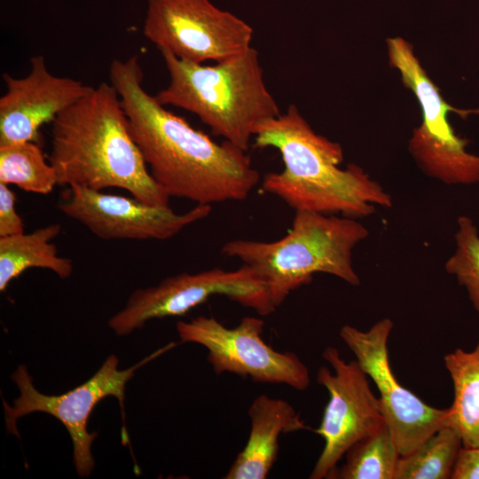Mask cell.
Returning <instances> with one entry per match:
<instances>
[{
    "instance_id": "6da1fadb",
    "label": "cell",
    "mask_w": 479,
    "mask_h": 479,
    "mask_svg": "<svg viewBox=\"0 0 479 479\" xmlns=\"http://www.w3.org/2000/svg\"><path fill=\"white\" fill-rule=\"evenodd\" d=\"M109 80L152 177L169 197L210 206L248 197L260 174L247 152L226 140L213 141L168 111L144 89L137 55L114 59Z\"/></svg>"
},
{
    "instance_id": "7a4b0ae2",
    "label": "cell",
    "mask_w": 479,
    "mask_h": 479,
    "mask_svg": "<svg viewBox=\"0 0 479 479\" xmlns=\"http://www.w3.org/2000/svg\"><path fill=\"white\" fill-rule=\"evenodd\" d=\"M51 125L49 161L58 185L121 188L143 202L169 206L170 197L152 177L111 83L93 87Z\"/></svg>"
},
{
    "instance_id": "3957f363",
    "label": "cell",
    "mask_w": 479,
    "mask_h": 479,
    "mask_svg": "<svg viewBox=\"0 0 479 479\" xmlns=\"http://www.w3.org/2000/svg\"><path fill=\"white\" fill-rule=\"evenodd\" d=\"M254 137L255 147L276 148L284 162L281 172L264 176L263 191L295 211L358 218L374 213L375 205L392 206L391 196L362 168L339 167L342 146L316 133L295 105L260 123Z\"/></svg>"
},
{
    "instance_id": "277c9868",
    "label": "cell",
    "mask_w": 479,
    "mask_h": 479,
    "mask_svg": "<svg viewBox=\"0 0 479 479\" xmlns=\"http://www.w3.org/2000/svg\"><path fill=\"white\" fill-rule=\"evenodd\" d=\"M160 52L169 83L156 99L196 114L214 135L239 148L247 152L255 128L281 114L253 47L215 65L185 61L165 50Z\"/></svg>"
},
{
    "instance_id": "5b68a950",
    "label": "cell",
    "mask_w": 479,
    "mask_h": 479,
    "mask_svg": "<svg viewBox=\"0 0 479 479\" xmlns=\"http://www.w3.org/2000/svg\"><path fill=\"white\" fill-rule=\"evenodd\" d=\"M368 234L356 218L297 210L292 227L281 239L271 242L232 240L221 252L257 273L277 309L291 292L310 283L317 272L358 286L352 251Z\"/></svg>"
},
{
    "instance_id": "8992f818",
    "label": "cell",
    "mask_w": 479,
    "mask_h": 479,
    "mask_svg": "<svg viewBox=\"0 0 479 479\" xmlns=\"http://www.w3.org/2000/svg\"><path fill=\"white\" fill-rule=\"evenodd\" d=\"M389 62L401 74L404 85L412 90L422 110V122L414 129L409 150L420 168L428 177L447 185H471L479 182V156L466 151L468 140L458 137L447 114L455 112L463 118L477 110L451 106L428 76L412 45L400 37L388 40Z\"/></svg>"
},
{
    "instance_id": "52a82bcc",
    "label": "cell",
    "mask_w": 479,
    "mask_h": 479,
    "mask_svg": "<svg viewBox=\"0 0 479 479\" xmlns=\"http://www.w3.org/2000/svg\"><path fill=\"white\" fill-rule=\"evenodd\" d=\"M214 295L226 296L260 316L276 310L266 284L251 267L242 264L233 271L214 268L180 273L157 286L137 289L109 319V326L116 334L126 335L150 319L185 315Z\"/></svg>"
},
{
    "instance_id": "ba28073f",
    "label": "cell",
    "mask_w": 479,
    "mask_h": 479,
    "mask_svg": "<svg viewBox=\"0 0 479 479\" xmlns=\"http://www.w3.org/2000/svg\"><path fill=\"white\" fill-rule=\"evenodd\" d=\"M162 348L133 366L119 370V360L109 356L98 372L87 381L64 394L48 396L39 392L33 385L26 366L19 365L12 379L20 389V396L10 406L4 402L6 428L9 433L18 435L16 422L28 413L41 412L58 419L69 433L74 448V463L78 475L89 476L94 467L91 444L97 434L90 433L87 423L96 404L103 398L113 396L124 408L125 387L135 372L147 362L168 349Z\"/></svg>"
},
{
    "instance_id": "9c48e42d",
    "label": "cell",
    "mask_w": 479,
    "mask_h": 479,
    "mask_svg": "<svg viewBox=\"0 0 479 479\" xmlns=\"http://www.w3.org/2000/svg\"><path fill=\"white\" fill-rule=\"evenodd\" d=\"M143 34L159 51L203 64L244 52L252 47L254 31L209 0H147Z\"/></svg>"
},
{
    "instance_id": "30bf717a",
    "label": "cell",
    "mask_w": 479,
    "mask_h": 479,
    "mask_svg": "<svg viewBox=\"0 0 479 479\" xmlns=\"http://www.w3.org/2000/svg\"><path fill=\"white\" fill-rule=\"evenodd\" d=\"M263 326V320L255 317H245L229 328L213 317L199 316L178 321L177 331L182 342L207 349L216 374L232 373L255 382L305 390L310 383L308 367L296 354L269 346L262 337Z\"/></svg>"
},
{
    "instance_id": "8fae6325",
    "label": "cell",
    "mask_w": 479,
    "mask_h": 479,
    "mask_svg": "<svg viewBox=\"0 0 479 479\" xmlns=\"http://www.w3.org/2000/svg\"><path fill=\"white\" fill-rule=\"evenodd\" d=\"M322 357L333 372L321 366L317 373V381L326 389L329 400L314 430L325 444L310 479L331 478L352 445L387 425L380 399L357 361L346 362L335 347H326Z\"/></svg>"
},
{
    "instance_id": "7c38bea8",
    "label": "cell",
    "mask_w": 479,
    "mask_h": 479,
    "mask_svg": "<svg viewBox=\"0 0 479 479\" xmlns=\"http://www.w3.org/2000/svg\"><path fill=\"white\" fill-rule=\"evenodd\" d=\"M382 318L367 331L345 325L340 337L375 383L386 424L401 456L416 449L441 427L448 424V408L433 407L402 386L390 367L388 341L393 329Z\"/></svg>"
},
{
    "instance_id": "4fadbf2b",
    "label": "cell",
    "mask_w": 479,
    "mask_h": 479,
    "mask_svg": "<svg viewBox=\"0 0 479 479\" xmlns=\"http://www.w3.org/2000/svg\"><path fill=\"white\" fill-rule=\"evenodd\" d=\"M58 208L106 240H169L211 212L210 205L197 204L178 214L169 206L152 205L135 197L105 193L77 185L68 186Z\"/></svg>"
},
{
    "instance_id": "5bb4252c",
    "label": "cell",
    "mask_w": 479,
    "mask_h": 479,
    "mask_svg": "<svg viewBox=\"0 0 479 479\" xmlns=\"http://www.w3.org/2000/svg\"><path fill=\"white\" fill-rule=\"evenodd\" d=\"M3 79L6 92L0 98V146L37 143L43 124L52 122L93 89L81 81L52 75L41 55L30 59L25 77L4 73Z\"/></svg>"
},
{
    "instance_id": "9a60e30c",
    "label": "cell",
    "mask_w": 479,
    "mask_h": 479,
    "mask_svg": "<svg viewBox=\"0 0 479 479\" xmlns=\"http://www.w3.org/2000/svg\"><path fill=\"white\" fill-rule=\"evenodd\" d=\"M247 442L224 476L225 479H264L278 457L281 434L310 429L286 400L259 395L248 409Z\"/></svg>"
},
{
    "instance_id": "2e32d148",
    "label": "cell",
    "mask_w": 479,
    "mask_h": 479,
    "mask_svg": "<svg viewBox=\"0 0 479 479\" xmlns=\"http://www.w3.org/2000/svg\"><path fill=\"white\" fill-rule=\"evenodd\" d=\"M60 232L59 224H51L29 233L0 237V291L31 268L48 269L61 279L68 278L74 270L73 262L59 256L51 243Z\"/></svg>"
},
{
    "instance_id": "e0dca14e",
    "label": "cell",
    "mask_w": 479,
    "mask_h": 479,
    "mask_svg": "<svg viewBox=\"0 0 479 479\" xmlns=\"http://www.w3.org/2000/svg\"><path fill=\"white\" fill-rule=\"evenodd\" d=\"M453 385L448 424L459 433L462 446H479V342L466 351L456 349L444 357Z\"/></svg>"
},
{
    "instance_id": "ac0fdd59",
    "label": "cell",
    "mask_w": 479,
    "mask_h": 479,
    "mask_svg": "<svg viewBox=\"0 0 479 479\" xmlns=\"http://www.w3.org/2000/svg\"><path fill=\"white\" fill-rule=\"evenodd\" d=\"M461 446L459 431L446 424L412 452L400 456L394 479H449Z\"/></svg>"
},
{
    "instance_id": "d6986e66",
    "label": "cell",
    "mask_w": 479,
    "mask_h": 479,
    "mask_svg": "<svg viewBox=\"0 0 479 479\" xmlns=\"http://www.w3.org/2000/svg\"><path fill=\"white\" fill-rule=\"evenodd\" d=\"M0 183L48 194L58 185V177L41 146L36 142H23L0 146Z\"/></svg>"
},
{
    "instance_id": "ffe728a7",
    "label": "cell",
    "mask_w": 479,
    "mask_h": 479,
    "mask_svg": "<svg viewBox=\"0 0 479 479\" xmlns=\"http://www.w3.org/2000/svg\"><path fill=\"white\" fill-rule=\"evenodd\" d=\"M388 426L352 445L342 466L334 472L336 479H394L400 458Z\"/></svg>"
},
{
    "instance_id": "44dd1931",
    "label": "cell",
    "mask_w": 479,
    "mask_h": 479,
    "mask_svg": "<svg viewBox=\"0 0 479 479\" xmlns=\"http://www.w3.org/2000/svg\"><path fill=\"white\" fill-rule=\"evenodd\" d=\"M455 240V252L446 261L444 268L467 289L470 302L479 313V235L469 217L458 218Z\"/></svg>"
},
{
    "instance_id": "7402d4cb",
    "label": "cell",
    "mask_w": 479,
    "mask_h": 479,
    "mask_svg": "<svg viewBox=\"0 0 479 479\" xmlns=\"http://www.w3.org/2000/svg\"><path fill=\"white\" fill-rule=\"evenodd\" d=\"M16 194L0 183V237L24 232V223L15 208Z\"/></svg>"
},
{
    "instance_id": "603a6c76",
    "label": "cell",
    "mask_w": 479,
    "mask_h": 479,
    "mask_svg": "<svg viewBox=\"0 0 479 479\" xmlns=\"http://www.w3.org/2000/svg\"><path fill=\"white\" fill-rule=\"evenodd\" d=\"M452 479H479V446H461L452 472Z\"/></svg>"
}]
</instances>
